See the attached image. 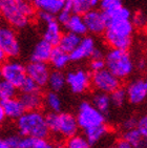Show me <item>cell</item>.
Here are the masks:
<instances>
[{"label":"cell","mask_w":147,"mask_h":148,"mask_svg":"<svg viewBox=\"0 0 147 148\" xmlns=\"http://www.w3.org/2000/svg\"><path fill=\"white\" fill-rule=\"evenodd\" d=\"M105 67H106L105 58H103V59H91V63H89V69L93 73L104 69Z\"/></svg>","instance_id":"36"},{"label":"cell","mask_w":147,"mask_h":148,"mask_svg":"<svg viewBox=\"0 0 147 148\" xmlns=\"http://www.w3.org/2000/svg\"><path fill=\"white\" fill-rule=\"evenodd\" d=\"M36 18L40 23L45 24V23H47L48 21H51V20L54 19L55 15L52 14V13H48V12H45V11H38L36 13Z\"/></svg>","instance_id":"37"},{"label":"cell","mask_w":147,"mask_h":148,"mask_svg":"<svg viewBox=\"0 0 147 148\" xmlns=\"http://www.w3.org/2000/svg\"><path fill=\"white\" fill-rule=\"evenodd\" d=\"M87 32L91 35L104 34L107 29V19L104 12L101 10L93 9L83 14Z\"/></svg>","instance_id":"11"},{"label":"cell","mask_w":147,"mask_h":148,"mask_svg":"<svg viewBox=\"0 0 147 148\" xmlns=\"http://www.w3.org/2000/svg\"><path fill=\"white\" fill-rule=\"evenodd\" d=\"M105 62L106 69L121 80L129 77L135 69V63L127 49H110L105 54Z\"/></svg>","instance_id":"4"},{"label":"cell","mask_w":147,"mask_h":148,"mask_svg":"<svg viewBox=\"0 0 147 148\" xmlns=\"http://www.w3.org/2000/svg\"><path fill=\"white\" fill-rule=\"evenodd\" d=\"M91 103H93L95 107L98 108L102 114L105 116L109 112L110 105H111V100H110V95L103 92V91H98L95 92L91 97Z\"/></svg>","instance_id":"25"},{"label":"cell","mask_w":147,"mask_h":148,"mask_svg":"<svg viewBox=\"0 0 147 148\" xmlns=\"http://www.w3.org/2000/svg\"><path fill=\"white\" fill-rule=\"evenodd\" d=\"M64 27L67 32H71V33L78 34L80 36H83L86 33H88L84 18H83V15L76 14V13L71 14V18L68 19V21L64 25Z\"/></svg>","instance_id":"22"},{"label":"cell","mask_w":147,"mask_h":148,"mask_svg":"<svg viewBox=\"0 0 147 148\" xmlns=\"http://www.w3.org/2000/svg\"><path fill=\"white\" fill-rule=\"evenodd\" d=\"M0 148H12V147L6 144L4 140H1V141H0Z\"/></svg>","instance_id":"45"},{"label":"cell","mask_w":147,"mask_h":148,"mask_svg":"<svg viewBox=\"0 0 147 148\" xmlns=\"http://www.w3.org/2000/svg\"><path fill=\"white\" fill-rule=\"evenodd\" d=\"M37 11H45L57 15L66 5V0H32Z\"/></svg>","instance_id":"19"},{"label":"cell","mask_w":147,"mask_h":148,"mask_svg":"<svg viewBox=\"0 0 147 148\" xmlns=\"http://www.w3.org/2000/svg\"><path fill=\"white\" fill-rule=\"evenodd\" d=\"M5 114H4V111H3V109L1 108V107H0V121H1V122H2L3 120L5 119Z\"/></svg>","instance_id":"46"},{"label":"cell","mask_w":147,"mask_h":148,"mask_svg":"<svg viewBox=\"0 0 147 148\" xmlns=\"http://www.w3.org/2000/svg\"><path fill=\"white\" fill-rule=\"evenodd\" d=\"M65 85H66V75H64L62 71H59V69L52 71L47 83L49 89L58 92V91L62 90Z\"/></svg>","instance_id":"26"},{"label":"cell","mask_w":147,"mask_h":148,"mask_svg":"<svg viewBox=\"0 0 147 148\" xmlns=\"http://www.w3.org/2000/svg\"><path fill=\"white\" fill-rule=\"evenodd\" d=\"M103 58H105L103 51L101 49H99V47H97L93 53V55H91V59H103Z\"/></svg>","instance_id":"42"},{"label":"cell","mask_w":147,"mask_h":148,"mask_svg":"<svg viewBox=\"0 0 147 148\" xmlns=\"http://www.w3.org/2000/svg\"><path fill=\"white\" fill-rule=\"evenodd\" d=\"M26 74L28 77H31L35 80L40 87L47 85L49 75H51V69L46 64V62H36V61H31L26 65Z\"/></svg>","instance_id":"12"},{"label":"cell","mask_w":147,"mask_h":148,"mask_svg":"<svg viewBox=\"0 0 147 148\" xmlns=\"http://www.w3.org/2000/svg\"><path fill=\"white\" fill-rule=\"evenodd\" d=\"M109 95H110V100H111V104L115 107H118V108L122 107L125 104V102L128 101L126 88L119 87V88H117L116 90H113Z\"/></svg>","instance_id":"31"},{"label":"cell","mask_w":147,"mask_h":148,"mask_svg":"<svg viewBox=\"0 0 147 148\" xmlns=\"http://www.w3.org/2000/svg\"><path fill=\"white\" fill-rule=\"evenodd\" d=\"M137 128L143 134V137L147 139V114H144L143 117H141L138 120Z\"/></svg>","instance_id":"39"},{"label":"cell","mask_w":147,"mask_h":148,"mask_svg":"<svg viewBox=\"0 0 147 148\" xmlns=\"http://www.w3.org/2000/svg\"><path fill=\"white\" fill-rule=\"evenodd\" d=\"M0 75L3 80H6L9 82L13 83L18 88L22 82L27 77L26 74V66L22 63L14 59H10L3 61L1 69H0Z\"/></svg>","instance_id":"8"},{"label":"cell","mask_w":147,"mask_h":148,"mask_svg":"<svg viewBox=\"0 0 147 148\" xmlns=\"http://www.w3.org/2000/svg\"><path fill=\"white\" fill-rule=\"evenodd\" d=\"M20 134L37 139H46L49 128L46 124L45 116L39 110H26L16 122Z\"/></svg>","instance_id":"3"},{"label":"cell","mask_w":147,"mask_h":148,"mask_svg":"<svg viewBox=\"0 0 147 148\" xmlns=\"http://www.w3.org/2000/svg\"><path fill=\"white\" fill-rule=\"evenodd\" d=\"M139 71H145L147 69V61L145 59H140L137 63Z\"/></svg>","instance_id":"44"},{"label":"cell","mask_w":147,"mask_h":148,"mask_svg":"<svg viewBox=\"0 0 147 148\" xmlns=\"http://www.w3.org/2000/svg\"><path fill=\"white\" fill-rule=\"evenodd\" d=\"M108 132V127L106 124H102V125L96 126L93 128H89L87 130L84 131V137L87 139V141L89 142L91 145L96 144L102 139L103 137H105Z\"/></svg>","instance_id":"27"},{"label":"cell","mask_w":147,"mask_h":148,"mask_svg":"<svg viewBox=\"0 0 147 148\" xmlns=\"http://www.w3.org/2000/svg\"><path fill=\"white\" fill-rule=\"evenodd\" d=\"M111 148H117V147H111Z\"/></svg>","instance_id":"48"},{"label":"cell","mask_w":147,"mask_h":148,"mask_svg":"<svg viewBox=\"0 0 147 148\" xmlns=\"http://www.w3.org/2000/svg\"><path fill=\"white\" fill-rule=\"evenodd\" d=\"M122 0H100L99 8L103 12H109L122 6Z\"/></svg>","instance_id":"34"},{"label":"cell","mask_w":147,"mask_h":148,"mask_svg":"<svg viewBox=\"0 0 147 148\" xmlns=\"http://www.w3.org/2000/svg\"><path fill=\"white\" fill-rule=\"evenodd\" d=\"M146 148H147V147H146Z\"/></svg>","instance_id":"49"},{"label":"cell","mask_w":147,"mask_h":148,"mask_svg":"<svg viewBox=\"0 0 147 148\" xmlns=\"http://www.w3.org/2000/svg\"><path fill=\"white\" fill-rule=\"evenodd\" d=\"M135 25L131 20H122L107 23L104 33L105 42L110 49H128L133 43Z\"/></svg>","instance_id":"2"},{"label":"cell","mask_w":147,"mask_h":148,"mask_svg":"<svg viewBox=\"0 0 147 148\" xmlns=\"http://www.w3.org/2000/svg\"><path fill=\"white\" fill-rule=\"evenodd\" d=\"M0 107L3 109L8 119L16 120V121L26 111L19 98L18 99L12 98V99L8 100H1Z\"/></svg>","instance_id":"15"},{"label":"cell","mask_w":147,"mask_h":148,"mask_svg":"<svg viewBox=\"0 0 147 148\" xmlns=\"http://www.w3.org/2000/svg\"><path fill=\"white\" fill-rule=\"evenodd\" d=\"M66 85L74 94H83L91 86V75L83 69L69 71L66 74Z\"/></svg>","instance_id":"10"},{"label":"cell","mask_w":147,"mask_h":148,"mask_svg":"<svg viewBox=\"0 0 147 148\" xmlns=\"http://www.w3.org/2000/svg\"><path fill=\"white\" fill-rule=\"evenodd\" d=\"M17 88V86H15L13 83L2 79L0 82V99L8 100L15 98Z\"/></svg>","instance_id":"29"},{"label":"cell","mask_w":147,"mask_h":148,"mask_svg":"<svg viewBox=\"0 0 147 148\" xmlns=\"http://www.w3.org/2000/svg\"><path fill=\"white\" fill-rule=\"evenodd\" d=\"M137 125H138V120L136 118L130 117L128 119H126L122 124V127L124 130H128V129H133V128H137Z\"/></svg>","instance_id":"40"},{"label":"cell","mask_w":147,"mask_h":148,"mask_svg":"<svg viewBox=\"0 0 147 148\" xmlns=\"http://www.w3.org/2000/svg\"><path fill=\"white\" fill-rule=\"evenodd\" d=\"M96 49V41L93 37L91 36L82 37V40L79 43V45L69 54L71 60L73 62H79V61H82L87 58H91V55Z\"/></svg>","instance_id":"14"},{"label":"cell","mask_w":147,"mask_h":148,"mask_svg":"<svg viewBox=\"0 0 147 148\" xmlns=\"http://www.w3.org/2000/svg\"><path fill=\"white\" fill-rule=\"evenodd\" d=\"M53 49H54V45H52L51 43L42 38L35 44L34 49L31 53V61L47 63L49 61Z\"/></svg>","instance_id":"17"},{"label":"cell","mask_w":147,"mask_h":148,"mask_svg":"<svg viewBox=\"0 0 147 148\" xmlns=\"http://www.w3.org/2000/svg\"><path fill=\"white\" fill-rule=\"evenodd\" d=\"M71 14H73V13H71V12L69 11V10H67L66 8H64V9L62 10V11H60L59 13H58V14L56 15V16H57L56 19L58 20V21H59L61 25L64 26L65 24H66V22L68 21V19L71 18Z\"/></svg>","instance_id":"38"},{"label":"cell","mask_w":147,"mask_h":148,"mask_svg":"<svg viewBox=\"0 0 147 148\" xmlns=\"http://www.w3.org/2000/svg\"><path fill=\"white\" fill-rule=\"evenodd\" d=\"M122 139L127 141L133 148H146L147 147V139L143 137V134L139 131L138 128L128 129L124 130Z\"/></svg>","instance_id":"23"},{"label":"cell","mask_w":147,"mask_h":148,"mask_svg":"<svg viewBox=\"0 0 147 148\" xmlns=\"http://www.w3.org/2000/svg\"><path fill=\"white\" fill-rule=\"evenodd\" d=\"M91 86L98 91L111 94L113 90L121 87V79L105 67L91 74Z\"/></svg>","instance_id":"7"},{"label":"cell","mask_w":147,"mask_h":148,"mask_svg":"<svg viewBox=\"0 0 147 148\" xmlns=\"http://www.w3.org/2000/svg\"><path fill=\"white\" fill-rule=\"evenodd\" d=\"M14 29L10 25L1 26L0 29V51L10 59H14L20 55V44Z\"/></svg>","instance_id":"9"},{"label":"cell","mask_w":147,"mask_h":148,"mask_svg":"<svg viewBox=\"0 0 147 148\" xmlns=\"http://www.w3.org/2000/svg\"><path fill=\"white\" fill-rule=\"evenodd\" d=\"M44 102H45L46 106L51 111L60 112V110H61V100H60V97L58 96L56 91H48L44 97Z\"/></svg>","instance_id":"30"},{"label":"cell","mask_w":147,"mask_h":148,"mask_svg":"<svg viewBox=\"0 0 147 148\" xmlns=\"http://www.w3.org/2000/svg\"><path fill=\"white\" fill-rule=\"evenodd\" d=\"M116 147H117V148H133V146L130 145V144L127 142V141H125L124 139L120 140L119 142L117 143Z\"/></svg>","instance_id":"43"},{"label":"cell","mask_w":147,"mask_h":148,"mask_svg":"<svg viewBox=\"0 0 147 148\" xmlns=\"http://www.w3.org/2000/svg\"><path fill=\"white\" fill-rule=\"evenodd\" d=\"M71 56L69 53L65 51L60 46H54V49L52 51L51 58H49V64L54 69H59L62 71L68 65V63L71 62Z\"/></svg>","instance_id":"18"},{"label":"cell","mask_w":147,"mask_h":148,"mask_svg":"<svg viewBox=\"0 0 147 148\" xmlns=\"http://www.w3.org/2000/svg\"><path fill=\"white\" fill-rule=\"evenodd\" d=\"M25 110H39L43 104V97L40 91L36 92H21L19 97Z\"/></svg>","instance_id":"21"},{"label":"cell","mask_w":147,"mask_h":148,"mask_svg":"<svg viewBox=\"0 0 147 148\" xmlns=\"http://www.w3.org/2000/svg\"><path fill=\"white\" fill-rule=\"evenodd\" d=\"M45 120L49 131L59 134L65 139L76 136L80 128L77 117L69 112L51 111L45 116Z\"/></svg>","instance_id":"5"},{"label":"cell","mask_w":147,"mask_h":148,"mask_svg":"<svg viewBox=\"0 0 147 148\" xmlns=\"http://www.w3.org/2000/svg\"><path fill=\"white\" fill-rule=\"evenodd\" d=\"M32 0H0V13L8 25L14 29H24L36 17Z\"/></svg>","instance_id":"1"},{"label":"cell","mask_w":147,"mask_h":148,"mask_svg":"<svg viewBox=\"0 0 147 148\" xmlns=\"http://www.w3.org/2000/svg\"><path fill=\"white\" fill-rule=\"evenodd\" d=\"M91 144L84 136H74L66 140L64 148H91Z\"/></svg>","instance_id":"32"},{"label":"cell","mask_w":147,"mask_h":148,"mask_svg":"<svg viewBox=\"0 0 147 148\" xmlns=\"http://www.w3.org/2000/svg\"><path fill=\"white\" fill-rule=\"evenodd\" d=\"M19 89L21 90V92H36V91H40V86L35 80L27 76L22 84L20 85Z\"/></svg>","instance_id":"33"},{"label":"cell","mask_w":147,"mask_h":148,"mask_svg":"<svg viewBox=\"0 0 147 148\" xmlns=\"http://www.w3.org/2000/svg\"><path fill=\"white\" fill-rule=\"evenodd\" d=\"M104 14L106 16V19H107V23L115 22V21H122V20H131V18H133L131 12L123 5L115 10H111L109 12H104Z\"/></svg>","instance_id":"28"},{"label":"cell","mask_w":147,"mask_h":148,"mask_svg":"<svg viewBox=\"0 0 147 148\" xmlns=\"http://www.w3.org/2000/svg\"><path fill=\"white\" fill-rule=\"evenodd\" d=\"M62 29H61V24L56 18L48 21L47 23L43 24V33L42 38L49 42L52 45L57 46L59 44L61 37H62Z\"/></svg>","instance_id":"16"},{"label":"cell","mask_w":147,"mask_h":148,"mask_svg":"<svg viewBox=\"0 0 147 148\" xmlns=\"http://www.w3.org/2000/svg\"><path fill=\"white\" fill-rule=\"evenodd\" d=\"M131 21H133L135 27H139V29H143L147 24L146 16L143 13H141V12H138V13L133 15V18H131Z\"/></svg>","instance_id":"35"},{"label":"cell","mask_w":147,"mask_h":148,"mask_svg":"<svg viewBox=\"0 0 147 148\" xmlns=\"http://www.w3.org/2000/svg\"><path fill=\"white\" fill-rule=\"evenodd\" d=\"M81 40H82V36L66 31L65 33H63L58 46H60L62 49H64L65 51L71 54V51L79 45Z\"/></svg>","instance_id":"24"},{"label":"cell","mask_w":147,"mask_h":148,"mask_svg":"<svg viewBox=\"0 0 147 148\" xmlns=\"http://www.w3.org/2000/svg\"><path fill=\"white\" fill-rule=\"evenodd\" d=\"M34 148H56L54 144L48 142L46 139H37Z\"/></svg>","instance_id":"41"},{"label":"cell","mask_w":147,"mask_h":148,"mask_svg":"<svg viewBox=\"0 0 147 148\" xmlns=\"http://www.w3.org/2000/svg\"><path fill=\"white\" fill-rule=\"evenodd\" d=\"M144 82H145V85H146V88H147V75H146V77L144 78Z\"/></svg>","instance_id":"47"},{"label":"cell","mask_w":147,"mask_h":148,"mask_svg":"<svg viewBox=\"0 0 147 148\" xmlns=\"http://www.w3.org/2000/svg\"><path fill=\"white\" fill-rule=\"evenodd\" d=\"M126 92L129 103L139 105L143 103L147 98V88L144 79H135L130 81L126 86Z\"/></svg>","instance_id":"13"},{"label":"cell","mask_w":147,"mask_h":148,"mask_svg":"<svg viewBox=\"0 0 147 148\" xmlns=\"http://www.w3.org/2000/svg\"><path fill=\"white\" fill-rule=\"evenodd\" d=\"M100 0H66L65 8L76 14H85L89 10L99 6Z\"/></svg>","instance_id":"20"},{"label":"cell","mask_w":147,"mask_h":148,"mask_svg":"<svg viewBox=\"0 0 147 148\" xmlns=\"http://www.w3.org/2000/svg\"><path fill=\"white\" fill-rule=\"evenodd\" d=\"M76 117L80 129H82L83 131L105 124V114L96 108L93 103L87 101L80 103Z\"/></svg>","instance_id":"6"}]
</instances>
